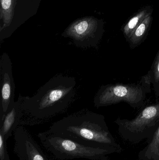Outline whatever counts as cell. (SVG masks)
<instances>
[{"label": "cell", "mask_w": 159, "mask_h": 160, "mask_svg": "<svg viewBox=\"0 0 159 160\" xmlns=\"http://www.w3.org/2000/svg\"><path fill=\"white\" fill-rule=\"evenodd\" d=\"M42 145L55 158L59 160L86 159L110 160L108 155L120 153L115 148H95L84 146L68 138L52 134L47 131L37 134Z\"/></svg>", "instance_id": "3957f363"}, {"label": "cell", "mask_w": 159, "mask_h": 160, "mask_svg": "<svg viewBox=\"0 0 159 160\" xmlns=\"http://www.w3.org/2000/svg\"><path fill=\"white\" fill-rule=\"evenodd\" d=\"M76 84L74 77L58 75L40 87L32 97L20 95L22 117H26L28 122H38L64 112L74 99Z\"/></svg>", "instance_id": "6da1fadb"}, {"label": "cell", "mask_w": 159, "mask_h": 160, "mask_svg": "<svg viewBox=\"0 0 159 160\" xmlns=\"http://www.w3.org/2000/svg\"><path fill=\"white\" fill-rule=\"evenodd\" d=\"M143 160H159V127L148 145L139 153Z\"/></svg>", "instance_id": "8fae6325"}, {"label": "cell", "mask_w": 159, "mask_h": 160, "mask_svg": "<svg viewBox=\"0 0 159 160\" xmlns=\"http://www.w3.org/2000/svg\"><path fill=\"white\" fill-rule=\"evenodd\" d=\"M154 74H155V79L156 82H159V52L157 56L154 68Z\"/></svg>", "instance_id": "9a60e30c"}, {"label": "cell", "mask_w": 159, "mask_h": 160, "mask_svg": "<svg viewBox=\"0 0 159 160\" xmlns=\"http://www.w3.org/2000/svg\"><path fill=\"white\" fill-rule=\"evenodd\" d=\"M16 2V0H1L0 18L3 22L0 29L1 32L9 27L12 22Z\"/></svg>", "instance_id": "7c38bea8"}, {"label": "cell", "mask_w": 159, "mask_h": 160, "mask_svg": "<svg viewBox=\"0 0 159 160\" xmlns=\"http://www.w3.org/2000/svg\"><path fill=\"white\" fill-rule=\"evenodd\" d=\"M1 103L0 119L15 104V84L12 73V63L7 53L4 52L0 59Z\"/></svg>", "instance_id": "52a82bcc"}, {"label": "cell", "mask_w": 159, "mask_h": 160, "mask_svg": "<svg viewBox=\"0 0 159 160\" xmlns=\"http://www.w3.org/2000/svg\"><path fill=\"white\" fill-rule=\"evenodd\" d=\"M153 18L152 15L147 17L136 28L132 35L129 39L131 44L136 45L139 44L143 39L147 33L153 21Z\"/></svg>", "instance_id": "4fadbf2b"}, {"label": "cell", "mask_w": 159, "mask_h": 160, "mask_svg": "<svg viewBox=\"0 0 159 160\" xmlns=\"http://www.w3.org/2000/svg\"><path fill=\"white\" fill-rule=\"evenodd\" d=\"M0 160H10L7 148V141L0 134Z\"/></svg>", "instance_id": "5bb4252c"}, {"label": "cell", "mask_w": 159, "mask_h": 160, "mask_svg": "<svg viewBox=\"0 0 159 160\" xmlns=\"http://www.w3.org/2000/svg\"><path fill=\"white\" fill-rule=\"evenodd\" d=\"M159 118V102L146 108L136 118L118 122L123 132H120L125 141L138 143L143 141L144 132L155 124Z\"/></svg>", "instance_id": "277c9868"}, {"label": "cell", "mask_w": 159, "mask_h": 160, "mask_svg": "<svg viewBox=\"0 0 159 160\" xmlns=\"http://www.w3.org/2000/svg\"><path fill=\"white\" fill-rule=\"evenodd\" d=\"M143 97L142 88L135 86L115 85L101 88L94 98L96 107L125 101L130 104L138 103Z\"/></svg>", "instance_id": "8992f818"}, {"label": "cell", "mask_w": 159, "mask_h": 160, "mask_svg": "<svg viewBox=\"0 0 159 160\" xmlns=\"http://www.w3.org/2000/svg\"><path fill=\"white\" fill-rule=\"evenodd\" d=\"M14 151L19 160H49L30 133L22 126L14 132Z\"/></svg>", "instance_id": "ba28073f"}, {"label": "cell", "mask_w": 159, "mask_h": 160, "mask_svg": "<svg viewBox=\"0 0 159 160\" xmlns=\"http://www.w3.org/2000/svg\"><path fill=\"white\" fill-rule=\"evenodd\" d=\"M153 8L152 6L147 5L140 8L133 14L122 27V32L126 38L129 39L136 28L141 22L149 15H152Z\"/></svg>", "instance_id": "30bf717a"}, {"label": "cell", "mask_w": 159, "mask_h": 160, "mask_svg": "<svg viewBox=\"0 0 159 160\" xmlns=\"http://www.w3.org/2000/svg\"><path fill=\"white\" fill-rule=\"evenodd\" d=\"M47 131L87 146L122 150L110 134L103 118L87 110L76 112L54 122Z\"/></svg>", "instance_id": "7a4b0ae2"}, {"label": "cell", "mask_w": 159, "mask_h": 160, "mask_svg": "<svg viewBox=\"0 0 159 160\" xmlns=\"http://www.w3.org/2000/svg\"><path fill=\"white\" fill-rule=\"evenodd\" d=\"M100 22L93 17L82 18L70 24L62 36L72 39L74 44L81 48L94 47L100 31Z\"/></svg>", "instance_id": "5b68a950"}, {"label": "cell", "mask_w": 159, "mask_h": 160, "mask_svg": "<svg viewBox=\"0 0 159 160\" xmlns=\"http://www.w3.org/2000/svg\"><path fill=\"white\" fill-rule=\"evenodd\" d=\"M22 118L20 101L18 99L13 107L0 119V134L7 140L18 127Z\"/></svg>", "instance_id": "9c48e42d"}]
</instances>
